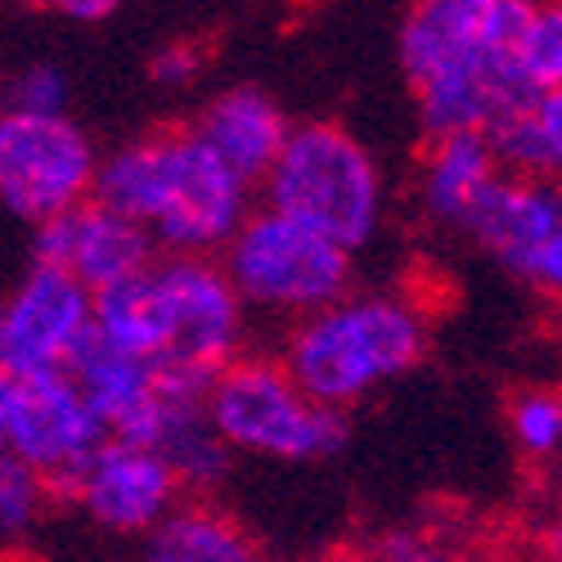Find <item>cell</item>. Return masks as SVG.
Returning <instances> with one entry per match:
<instances>
[{
    "mask_svg": "<svg viewBox=\"0 0 562 562\" xmlns=\"http://www.w3.org/2000/svg\"><path fill=\"white\" fill-rule=\"evenodd\" d=\"M190 131L229 176H239L248 190H261V180L270 176V167L279 162V154L289 145L293 122L270 90L229 86V90H216L199 109Z\"/></svg>",
    "mask_w": 562,
    "mask_h": 562,
    "instance_id": "cell-14",
    "label": "cell"
},
{
    "mask_svg": "<svg viewBox=\"0 0 562 562\" xmlns=\"http://www.w3.org/2000/svg\"><path fill=\"white\" fill-rule=\"evenodd\" d=\"M100 149L64 117H27L0 109V207L32 229L81 207L95 190Z\"/></svg>",
    "mask_w": 562,
    "mask_h": 562,
    "instance_id": "cell-7",
    "label": "cell"
},
{
    "mask_svg": "<svg viewBox=\"0 0 562 562\" xmlns=\"http://www.w3.org/2000/svg\"><path fill=\"white\" fill-rule=\"evenodd\" d=\"M154 261H158V248L149 239V229L100 207L95 199H86L81 207L32 229V266L68 270L90 297L139 270H149Z\"/></svg>",
    "mask_w": 562,
    "mask_h": 562,
    "instance_id": "cell-12",
    "label": "cell"
},
{
    "mask_svg": "<svg viewBox=\"0 0 562 562\" xmlns=\"http://www.w3.org/2000/svg\"><path fill=\"white\" fill-rule=\"evenodd\" d=\"M0 454H5V446H0Z\"/></svg>",
    "mask_w": 562,
    "mask_h": 562,
    "instance_id": "cell-27",
    "label": "cell"
},
{
    "mask_svg": "<svg viewBox=\"0 0 562 562\" xmlns=\"http://www.w3.org/2000/svg\"><path fill=\"white\" fill-rule=\"evenodd\" d=\"M504 176L495 149L486 135H446L428 139V158L418 171V203H424L428 221L446 229H463L482 194Z\"/></svg>",
    "mask_w": 562,
    "mask_h": 562,
    "instance_id": "cell-15",
    "label": "cell"
},
{
    "mask_svg": "<svg viewBox=\"0 0 562 562\" xmlns=\"http://www.w3.org/2000/svg\"><path fill=\"white\" fill-rule=\"evenodd\" d=\"M207 424L234 454L315 463L347 446V414L302 396L289 369L270 356H239L207 387Z\"/></svg>",
    "mask_w": 562,
    "mask_h": 562,
    "instance_id": "cell-5",
    "label": "cell"
},
{
    "mask_svg": "<svg viewBox=\"0 0 562 562\" xmlns=\"http://www.w3.org/2000/svg\"><path fill=\"white\" fill-rule=\"evenodd\" d=\"M45 482L32 473L27 463H19L14 454H0V536L19 540L36 527L41 508H45Z\"/></svg>",
    "mask_w": 562,
    "mask_h": 562,
    "instance_id": "cell-21",
    "label": "cell"
},
{
    "mask_svg": "<svg viewBox=\"0 0 562 562\" xmlns=\"http://www.w3.org/2000/svg\"><path fill=\"white\" fill-rule=\"evenodd\" d=\"M55 10L64 19H72V23H104V19L117 14L113 0H64V5H55Z\"/></svg>",
    "mask_w": 562,
    "mask_h": 562,
    "instance_id": "cell-25",
    "label": "cell"
},
{
    "mask_svg": "<svg viewBox=\"0 0 562 562\" xmlns=\"http://www.w3.org/2000/svg\"><path fill=\"white\" fill-rule=\"evenodd\" d=\"M100 207L149 229L158 257H221L252 216V190L229 176L190 126L149 131L100 158Z\"/></svg>",
    "mask_w": 562,
    "mask_h": 562,
    "instance_id": "cell-2",
    "label": "cell"
},
{
    "mask_svg": "<svg viewBox=\"0 0 562 562\" xmlns=\"http://www.w3.org/2000/svg\"><path fill=\"white\" fill-rule=\"evenodd\" d=\"M0 446L55 486L104 446V428L68 373H0Z\"/></svg>",
    "mask_w": 562,
    "mask_h": 562,
    "instance_id": "cell-8",
    "label": "cell"
},
{
    "mask_svg": "<svg viewBox=\"0 0 562 562\" xmlns=\"http://www.w3.org/2000/svg\"><path fill=\"white\" fill-rule=\"evenodd\" d=\"M562 225V180H527V176H499L482 203L473 207L468 234L482 252H491L508 274L531 279L536 257Z\"/></svg>",
    "mask_w": 562,
    "mask_h": 562,
    "instance_id": "cell-13",
    "label": "cell"
},
{
    "mask_svg": "<svg viewBox=\"0 0 562 562\" xmlns=\"http://www.w3.org/2000/svg\"><path fill=\"white\" fill-rule=\"evenodd\" d=\"M68 72L50 59H32L23 64L10 81L5 95H0V109L5 113H27V117H64L68 113Z\"/></svg>",
    "mask_w": 562,
    "mask_h": 562,
    "instance_id": "cell-20",
    "label": "cell"
},
{
    "mask_svg": "<svg viewBox=\"0 0 562 562\" xmlns=\"http://www.w3.org/2000/svg\"><path fill=\"white\" fill-rule=\"evenodd\" d=\"M203 72V50L194 41H167L149 59V77L162 86H190Z\"/></svg>",
    "mask_w": 562,
    "mask_h": 562,
    "instance_id": "cell-23",
    "label": "cell"
},
{
    "mask_svg": "<svg viewBox=\"0 0 562 562\" xmlns=\"http://www.w3.org/2000/svg\"><path fill=\"white\" fill-rule=\"evenodd\" d=\"M216 261L244 311L284 315L293 324L342 302L356 274V257L270 207H252Z\"/></svg>",
    "mask_w": 562,
    "mask_h": 562,
    "instance_id": "cell-6",
    "label": "cell"
},
{
    "mask_svg": "<svg viewBox=\"0 0 562 562\" xmlns=\"http://www.w3.org/2000/svg\"><path fill=\"white\" fill-rule=\"evenodd\" d=\"M90 311L95 302L68 270L32 266L0 302V373H68L72 356L90 338Z\"/></svg>",
    "mask_w": 562,
    "mask_h": 562,
    "instance_id": "cell-10",
    "label": "cell"
},
{
    "mask_svg": "<svg viewBox=\"0 0 562 562\" xmlns=\"http://www.w3.org/2000/svg\"><path fill=\"white\" fill-rule=\"evenodd\" d=\"M527 284H536V289H544V293L562 297V225H558L553 239L544 244V252L536 257V270H531Z\"/></svg>",
    "mask_w": 562,
    "mask_h": 562,
    "instance_id": "cell-24",
    "label": "cell"
},
{
    "mask_svg": "<svg viewBox=\"0 0 562 562\" xmlns=\"http://www.w3.org/2000/svg\"><path fill=\"white\" fill-rule=\"evenodd\" d=\"M261 199L270 212L356 257L383 229L387 184L379 158L351 126L315 117L293 126L284 154L261 180Z\"/></svg>",
    "mask_w": 562,
    "mask_h": 562,
    "instance_id": "cell-4",
    "label": "cell"
},
{
    "mask_svg": "<svg viewBox=\"0 0 562 562\" xmlns=\"http://www.w3.org/2000/svg\"><path fill=\"white\" fill-rule=\"evenodd\" d=\"M428 324L396 293H347L329 311L297 319L279 364L306 401L347 414L424 360Z\"/></svg>",
    "mask_w": 562,
    "mask_h": 562,
    "instance_id": "cell-3",
    "label": "cell"
},
{
    "mask_svg": "<svg viewBox=\"0 0 562 562\" xmlns=\"http://www.w3.org/2000/svg\"><path fill=\"white\" fill-rule=\"evenodd\" d=\"M513 64L536 95L562 90V5H536L522 36L513 41Z\"/></svg>",
    "mask_w": 562,
    "mask_h": 562,
    "instance_id": "cell-18",
    "label": "cell"
},
{
    "mask_svg": "<svg viewBox=\"0 0 562 562\" xmlns=\"http://www.w3.org/2000/svg\"><path fill=\"white\" fill-rule=\"evenodd\" d=\"M45 495L77 504L90 522L113 536H149L180 504V482L154 450L104 441L77 473L45 486Z\"/></svg>",
    "mask_w": 562,
    "mask_h": 562,
    "instance_id": "cell-11",
    "label": "cell"
},
{
    "mask_svg": "<svg viewBox=\"0 0 562 562\" xmlns=\"http://www.w3.org/2000/svg\"><path fill=\"white\" fill-rule=\"evenodd\" d=\"M454 558L459 553H450L437 536L405 531V527L383 531L379 540H373V549H369V562H454Z\"/></svg>",
    "mask_w": 562,
    "mask_h": 562,
    "instance_id": "cell-22",
    "label": "cell"
},
{
    "mask_svg": "<svg viewBox=\"0 0 562 562\" xmlns=\"http://www.w3.org/2000/svg\"><path fill=\"white\" fill-rule=\"evenodd\" d=\"M486 139L508 176L562 180V90L540 95L527 113L504 117Z\"/></svg>",
    "mask_w": 562,
    "mask_h": 562,
    "instance_id": "cell-17",
    "label": "cell"
},
{
    "mask_svg": "<svg viewBox=\"0 0 562 562\" xmlns=\"http://www.w3.org/2000/svg\"><path fill=\"white\" fill-rule=\"evenodd\" d=\"M549 558L562 562V508H558V518L549 522Z\"/></svg>",
    "mask_w": 562,
    "mask_h": 562,
    "instance_id": "cell-26",
    "label": "cell"
},
{
    "mask_svg": "<svg viewBox=\"0 0 562 562\" xmlns=\"http://www.w3.org/2000/svg\"><path fill=\"white\" fill-rule=\"evenodd\" d=\"M508 432L518 441V450L531 459L562 454V392L553 387L518 392L508 405Z\"/></svg>",
    "mask_w": 562,
    "mask_h": 562,
    "instance_id": "cell-19",
    "label": "cell"
},
{
    "mask_svg": "<svg viewBox=\"0 0 562 562\" xmlns=\"http://www.w3.org/2000/svg\"><path fill=\"white\" fill-rule=\"evenodd\" d=\"M158 270L171 311V338L158 364L212 387L216 373L239 360L244 302L212 257H158Z\"/></svg>",
    "mask_w": 562,
    "mask_h": 562,
    "instance_id": "cell-9",
    "label": "cell"
},
{
    "mask_svg": "<svg viewBox=\"0 0 562 562\" xmlns=\"http://www.w3.org/2000/svg\"><path fill=\"white\" fill-rule=\"evenodd\" d=\"M531 10L527 0H424L401 19L396 55L428 139L486 135L540 100L513 64Z\"/></svg>",
    "mask_w": 562,
    "mask_h": 562,
    "instance_id": "cell-1",
    "label": "cell"
},
{
    "mask_svg": "<svg viewBox=\"0 0 562 562\" xmlns=\"http://www.w3.org/2000/svg\"><path fill=\"white\" fill-rule=\"evenodd\" d=\"M135 562H266L261 540L212 499L176 504L145 536Z\"/></svg>",
    "mask_w": 562,
    "mask_h": 562,
    "instance_id": "cell-16",
    "label": "cell"
}]
</instances>
